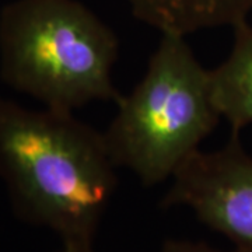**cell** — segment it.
Segmentation results:
<instances>
[{
  "label": "cell",
  "instance_id": "obj_8",
  "mask_svg": "<svg viewBox=\"0 0 252 252\" xmlns=\"http://www.w3.org/2000/svg\"><path fill=\"white\" fill-rule=\"evenodd\" d=\"M58 252H94L93 243L87 241H67L62 243V247Z\"/></svg>",
  "mask_w": 252,
  "mask_h": 252
},
{
  "label": "cell",
  "instance_id": "obj_4",
  "mask_svg": "<svg viewBox=\"0 0 252 252\" xmlns=\"http://www.w3.org/2000/svg\"><path fill=\"white\" fill-rule=\"evenodd\" d=\"M171 181L162 206L188 207L235 248L252 252V157L238 135L219 150L192 154Z\"/></svg>",
  "mask_w": 252,
  "mask_h": 252
},
{
  "label": "cell",
  "instance_id": "obj_5",
  "mask_svg": "<svg viewBox=\"0 0 252 252\" xmlns=\"http://www.w3.org/2000/svg\"><path fill=\"white\" fill-rule=\"evenodd\" d=\"M132 14L162 34L187 36L200 30L247 21L252 0H127Z\"/></svg>",
  "mask_w": 252,
  "mask_h": 252
},
{
  "label": "cell",
  "instance_id": "obj_1",
  "mask_svg": "<svg viewBox=\"0 0 252 252\" xmlns=\"http://www.w3.org/2000/svg\"><path fill=\"white\" fill-rule=\"evenodd\" d=\"M104 135L72 112L0 97V178L18 219L93 243L118 185Z\"/></svg>",
  "mask_w": 252,
  "mask_h": 252
},
{
  "label": "cell",
  "instance_id": "obj_2",
  "mask_svg": "<svg viewBox=\"0 0 252 252\" xmlns=\"http://www.w3.org/2000/svg\"><path fill=\"white\" fill-rule=\"evenodd\" d=\"M118 52L115 32L79 0H13L0 10V79L48 109L117 104Z\"/></svg>",
  "mask_w": 252,
  "mask_h": 252
},
{
  "label": "cell",
  "instance_id": "obj_3",
  "mask_svg": "<svg viewBox=\"0 0 252 252\" xmlns=\"http://www.w3.org/2000/svg\"><path fill=\"white\" fill-rule=\"evenodd\" d=\"M102 132L118 168L132 171L144 187L172 180L220 121L210 70L185 36L162 34L142 80L117 102Z\"/></svg>",
  "mask_w": 252,
  "mask_h": 252
},
{
  "label": "cell",
  "instance_id": "obj_7",
  "mask_svg": "<svg viewBox=\"0 0 252 252\" xmlns=\"http://www.w3.org/2000/svg\"><path fill=\"white\" fill-rule=\"evenodd\" d=\"M160 252H244L238 248L231 251H223L219 248H213L206 243H196V241H189V240H165L161 245Z\"/></svg>",
  "mask_w": 252,
  "mask_h": 252
},
{
  "label": "cell",
  "instance_id": "obj_6",
  "mask_svg": "<svg viewBox=\"0 0 252 252\" xmlns=\"http://www.w3.org/2000/svg\"><path fill=\"white\" fill-rule=\"evenodd\" d=\"M234 44L224 62L210 70L212 95L220 117L231 132L252 124V27L248 21L235 26Z\"/></svg>",
  "mask_w": 252,
  "mask_h": 252
}]
</instances>
